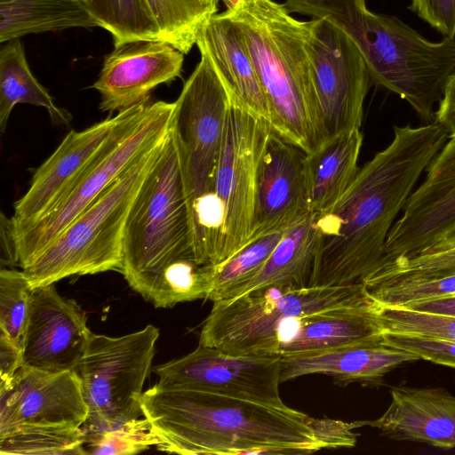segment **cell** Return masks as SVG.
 Listing matches in <instances>:
<instances>
[{"label":"cell","instance_id":"obj_20","mask_svg":"<svg viewBox=\"0 0 455 455\" xmlns=\"http://www.w3.org/2000/svg\"><path fill=\"white\" fill-rule=\"evenodd\" d=\"M391 402L377 419L363 425L395 441L455 448V395L441 387H393Z\"/></svg>","mask_w":455,"mask_h":455},{"label":"cell","instance_id":"obj_31","mask_svg":"<svg viewBox=\"0 0 455 455\" xmlns=\"http://www.w3.org/2000/svg\"><path fill=\"white\" fill-rule=\"evenodd\" d=\"M86 4L112 35L115 46L137 40L164 41L148 0H91Z\"/></svg>","mask_w":455,"mask_h":455},{"label":"cell","instance_id":"obj_2","mask_svg":"<svg viewBox=\"0 0 455 455\" xmlns=\"http://www.w3.org/2000/svg\"><path fill=\"white\" fill-rule=\"evenodd\" d=\"M141 408L158 451L182 455L306 454L343 447L345 421L312 418L276 406L157 383Z\"/></svg>","mask_w":455,"mask_h":455},{"label":"cell","instance_id":"obj_33","mask_svg":"<svg viewBox=\"0 0 455 455\" xmlns=\"http://www.w3.org/2000/svg\"><path fill=\"white\" fill-rule=\"evenodd\" d=\"M32 288L21 271L2 267L0 271V333L23 352Z\"/></svg>","mask_w":455,"mask_h":455},{"label":"cell","instance_id":"obj_44","mask_svg":"<svg viewBox=\"0 0 455 455\" xmlns=\"http://www.w3.org/2000/svg\"><path fill=\"white\" fill-rule=\"evenodd\" d=\"M452 247H455V223L443 233L434 245L421 253L436 252Z\"/></svg>","mask_w":455,"mask_h":455},{"label":"cell","instance_id":"obj_4","mask_svg":"<svg viewBox=\"0 0 455 455\" xmlns=\"http://www.w3.org/2000/svg\"><path fill=\"white\" fill-rule=\"evenodd\" d=\"M225 13L243 36L272 129L305 154L313 152L325 137L305 44L307 21L274 0H240Z\"/></svg>","mask_w":455,"mask_h":455},{"label":"cell","instance_id":"obj_42","mask_svg":"<svg viewBox=\"0 0 455 455\" xmlns=\"http://www.w3.org/2000/svg\"><path fill=\"white\" fill-rule=\"evenodd\" d=\"M0 236L2 267L4 266H19L13 221L12 218L5 217L4 213L1 214Z\"/></svg>","mask_w":455,"mask_h":455},{"label":"cell","instance_id":"obj_26","mask_svg":"<svg viewBox=\"0 0 455 455\" xmlns=\"http://www.w3.org/2000/svg\"><path fill=\"white\" fill-rule=\"evenodd\" d=\"M100 27L84 0H0V43L44 32Z\"/></svg>","mask_w":455,"mask_h":455},{"label":"cell","instance_id":"obj_40","mask_svg":"<svg viewBox=\"0 0 455 455\" xmlns=\"http://www.w3.org/2000/svg\"><path fill=\"white\" fill-rule=\"evenodd\" d=\"M22 350L0 333V382L10 381L23 365Z\"/></svg>","mask_w":455,"mask_h":455},{"label":"cell","instance_id":"obj_32","mask_svg":"<svg viewBox=\"0 0 455 455\" xmlns=\"http://www.w3.org/2000/svg\"><path fill=\"white\" fill-rule=\"evenodd\" d=\"M164 42L187 54L199 30L217 13L218 4L204 0H148Z\"/></svg>","mask_w":455,"mask_h":455},{"label":"cell","instance_id":"obj_16","mask_svg":"<svg viewBox=\"0 0 455 455\" xmlns=\"http://www.w3.org/2000/svg\"><path fill=\"white\" fill-rule=\"evenodd\" d=\"M92 331L77 303L59 294L54 283L32 289L23 346V365L60 372L76 371Z\"/></svg>","mask_w":455,"mask_h":455},{"label":"cell","instance_id":"obj_41","mask_svg":"<svg viewBox=\"0 0 455 455\" xmlns=\"http://www.w3.org/2000/svg\"><path fill=\"white\" fill-rule=\"evenodd\" d=\"M435 121L449 132V136L455 135V72L446 84L443 96L435 111Z\"/></svg>","mask_w":455,"mask_h":455},{"label":"cell","instance_id":"obj_25","mask_svg":"<svg viewBox=\"0 0 455 455\" xmlns=\"http://www.w3.org/2000/svg\"><path fill=\"white\" fill-rule=\"evenodd\" d=\"M317 241L316 214L307 212L290 224L261 271L231 299L273 283L291 282L299 288L311 287Z\"/></svg>","mask_w":455,"mask_h":455},{"label":"cell","instance_id":"obj_3","mask_svg":"<svg viewBox=\"0 0 455 455\" xmlns=\"http://www.w3.org/2000/svg\"><path fill=\"white\" fill-rule=\"evenodd\" d=\"M290 13L324 19L361 52L371 81L406 100L425 122L455 72V39L431 42L395 16L372 12L365 0H285Z\"/></svg>","mask_w":455,"mask_h":455},{"label":"cell","instance_id":"obj_22","mask_svg":"<svg viewBox=\"0 0 455 455\" xmlns=\"http://www.w3.org/2000/svg\"><path fill=\"white\" fill-rule=\"evenodd\" d=\"M419 359L407 350L386 344L383 336L343 347L281 356V381L325 374L344 386L353 382L377 386L396 367Z\"/></svg>","mask_w":455,"mask_h":455},{"label":"cell","instance_id":"obj_13","mask_svg":"<svg viewBox=\"0 0 455 455\" xmlns=\"http://www.w3.org/2000/svg\"><path fill=\"white\" fill-rule=\"evenodd\" d=\"M154 372L162 387L285 405L279 391L281 356L235 355L198 345L187 355L156 366Z\"/></svg>","mask_w":455,"mask_h":455},{"label":"cell","instance_id":"obj_18","mask_svg":"<svg viewBox=\"0 0 455 455\" xmlns=\"http://www.w3.org/2000/svg\"><path fill=\"white\" fill-rule=\"evenodd\" d=\"M307 212L305 153L271 128L257 167L250 240Z\"/></svg>","mask_w":455,"mask_h":455},{"label":"cell","instance_id":"obj_10","mask_svg":"<svg viewBox=\"0 0 455 455\" xmlns=\"http://www.w3.org/2000/svg\"><path fill=\"white\" fill-rule=\"evenodd\" d=\"M158 338L151 324L121 337L92 332L76 369L88 407L84 432L116 428L143 415L142 388Z\"/></svg>","mask_w":455,"mask_h":455},{"label":"cell","instance_id":"obj_35","mask_svg":"<svg viewBox=\"0 0 455 455\" xmlns=\"http://www.w3.org/2000/svg\"><path fill=\"white\" fill-rule=\"evenodd\" d=\"M379 315L386 333L455 340V316L384 305Z\"/></svg>","mask_w":455,"mask_h":455},{"label":"cell","instance_id":"obj_38","mask_svg":"<svg viewBox=\"0 0 455 455\" xmlns=\"http://www.w3.org/2000/svg\"><path fill=\"white\" fill-rule=\"evenodd\" d=\"M384 342L407 350L420 359L455 369V340L385 333Z\"/></svg>","mask_w":455,"mask_h":455},{"label":"cell","instance_id":"obj_39","mask_svg":"<svg viewBox=\"0 0 455 455\" xmlns=\"http://www.w3.org/2000/svg\"><path fill=\"white\" fill-rule=\"evenodd\" d=\"M409 9L443 37L455 39V0H411Z\"/></svg>","mask_w":455,"mask_h":455},{"label":"cell","instance_id":"obj_34","mask_svg":"<svg viewBox=\"0 0 455 455\" xmlns=\"http://www.w3.org/2000/svg\"><path fill=\"white\" fill-rule=\"evenodd\" d=\"M381 305L403 307L455 294V274L436 277L399 278L368 289Z\"/></svg>","mask_w":455,"mask_h":455},{"label":"cell","instance_id":"obj_19","mask_svg":"<svg viewBox=\"0 0 455 455\" xmlns=\"http://www.w3.org/2000/svg\"><path fill=\"white\" fill-rule=\"evenodd\" d=\"M117 120L118 113L65 136L35 172L28 191L16 202L12 216L15 229L36 222L61 200L91 164Z\"/></svg>","mask_w":455,"mask_h":455},{"label":"cell","instance_id":"obj_45","mask_svg":"<svg viewBox=\"0 0 455 455\" xmlns=\"http://www.w3.org/2000/svg\"><path fill=\"white\" fill-rule=\"evenodd\" d=\"M221 1L224 2L225 5L227 7V10H230V9L234 8L240 0H221Z\"/></svg>","mask_w":455,"mask_h":455},{"label":"cell","instance_id":"obj_11","mask_svg":"<svg viewBox=\"0 0 455 455\" xmlns=\"http://www.w3.org/2000/svg\"><path fill=\"white\" fill-rule=\"evenodd\" d=\"M174 101L173 133L189 215L210 194L222 147L228 92L204 52Z\"/></svg>","mask_w":455,"mask_h":455},{"label":"cell","instance_id":"obj_46","mask_svg":"<svg viewBox=\"0 0 455 455\" xmlns=\"http://www.w3.org/2000/svg\"><path fill=\"white\" fill-rule=\"evenodd\" d=\"M204 1H207V2H210V3H213V4H218L220 1L221 0H204Z\"/></svg>","mask_w":455,"mask_h":455},{"label":"cell","instance_id":"obj_43","mask_svg":"<svg viewBox=\"0 0 455 455\" xmlns=\"http://www.w3.org/2000/svg\"><path fill=\"white\" fill-rule=\"evenodd\" d=\"M401 307L455 316V294L435 299L415 302Z\"/></svg>","mask_w":455,"mask_h":455},{"label":"cell","instance_id":"obj_37","mask_svg":"<svg viewBox=\"0 0 455 455\" xmlns=\"http://www.w3.org/2000/svg\"><path fill=\"white\" fill-rule=\"evenodd\" d=\"M455 274V247L436 252L396 259L383 266L379 282L398 278L436 277Z\"/></svg>","mask_w":455,"mask_h":455},{"label":"cell","instance_id":"obj_28","mask_svg":"<svg viewBox=\"0 0 455 455\" xmlns=\"http://www.w3.org/2000/svg\"><path fill=\"white\" fill-rule=\"evenodd\" d=\"M213 265L199 264L194 259L173 262L140 291L156 307H172L177 303L207 299L213 285Z\"/></svg>","mask_w":455,"mask_h":455},{"label":"cell","instance_id":"obj_17","mask_svg":"<svg viewBox=\"0 0 455 455\" xmlns=\"http://www.w3.org/2000/svg\"><path fill=\"white\" fill-rule=\"evenodd\" d=\"M184 53L160 40H137L115 46L105 56L92 87L102 112L122 111L149 100L162 84L180 76Z\"/></svg>","mask_w":455,"mask_h":455},{"label":"cell","instance_id":"obj_5","mask_svg":"<svg viewBox=\"0 0 455 455\" xmlns=\"http://www.w3.org/2000/svg\"><path fill=\"white\" fill-rule=\"evenodd\" d=\"M271 128L267 120L229 97L212 189L190 216L198 263L219 264L250 241L257 167Z\"/></svg>","mask_w":455,"mask_h":455},{"label":"cell","instance_id":"obj_12","mask_svg":"<svg viewBox=\"0 0 455 455\" xmlns=\"http://www.w3.org/2000/svg\"><path fill=\"white\" fill-rule=\"evenodd\" d=\"M305 44L325 140L360 130L371 79L358 47L324 19L307 21Z\"/></svg>","mask_w":455,"mask_h":455},{"label":"cell","instance_id":"obj_29","mask_svg":"<svg viewBox=\"0 0 455 455\" xmlns=\"http://www.w3.org/2000/svg\"><path fill=\"white\" fill-rule=\"evenodd\" d=\"M288 227L259 235L228 259L213 265V285L207 299H231L236 291L261 271Z\"/></svg>","mask_w":455,"mask_h":455},{"label":"cell","instance_id":"obj_8","mask_svg":"<svg viewBox=\"0 0 455 455\" xmlns=\"http://www.w3.org/2000/svg\"><path fill=\"white\" fill-rule=\"evenodd\" d=\"M174 107V102L148 100L118 112V120L97 155L61 200L36 222L14 228L21 269L31 265L135 159L164 140Z\"/></svg>","mask_w":455,"mask_h":455},{"label":"cell","instance_id":"obj_6","mask_svg":"<svg viewBox=\"0 0 455 455\" xmlns=\"http://www.w3.org/2000/svg\"><path fill=\"white\" fill-rule=\"evenodd\" d=\"M182 259L196 261L188 204L171 128L130 208L119 270L129 285L140 293L161 270Z\"/></svg>","mask_w":455,"mask_h":455},{"label":"cell","instance_id":"obj_21","mask_svg":"<svg viewBox=\"0 0 455 455\" xmlns=\"http://www.w3.org/2000/svg\"><path fill=\"white\" fill-rule=\"evenodd\" d=\"M381 304L360 306L283 320L276 330L278 356L330 350L381 338Z\"/></svg>","mask_w":455,"mask_h":455},{"label":"cell","instance_id":"obj_24","mask_svg":"<svg viewBox=\"0 0 455 455\" xmlns=\"http://www.w3.org/2000/svg\"><path fill=\"white\" fill-rule=\"evenodd\" d=\"M363 136L360 130L334 135L305 154L307 210L320 214L331 209L355 179Z\"/></svg>","mask_w":455,"mask_h":455},{"label":"cell","instance_id":"obj_1","mask_svg":"<svg viewBox=\"0 0 455 455\" xmlns=\"http://www.w3.org/2000/svg\"><path fill=\"white\" fill-rule=\"evenodd\" d=\"M448 140L449 132L435 121L394 126L390 144L360 168L331 209L315 213L311 287L363 283L377 268L396 217Z\"/></svg>","mask_w":455,"mask_h":455},{"label":"cell","instance_id":"obj_30","mask_svg":"<svg viewBox=\"0 0 455 455\" xmlns=\"http://www.w3.org/2000/svg\"><path fill=\"white\" fill-rule=\"evenodd\" d=\"M85 443L83 427L22 424L0 434V454L81 455Z\"/></svg>","mask_w":455,"mask_h":455},{"label":"cell","instance_id":"obj_14","mask_svg":"<svg viewBox=\"0 0 455 455\" xmlns=\"http://www.w3.org/2000/svg\"><path fill=\"white\" fill-rule=\"evenodd\" d=\"M454 223L455 135H452L428 165L424 181L411 194L401 218L393 225L376 269L396 259L421 253Z\"/></svg>","mask_w":455,"mask_h":455},{"label":"cell","instance_id":"obj_15","mask_svg":"<svg viewBox=\"0 0 455 455\" xmlns=\"http://www.w3.org/2000/svg\"><path fill=\"white\" fill-rule=\"evenodd\" d=\"M87 417L76 371L21 366L10 381L0 382V434L22 424L82 427Z\"/></svg>","mask_w":455,"mask_h":455},{"label":"cell","instance_id":"obj_7","mask_svg":"<svg viewBox=\"0 0 455 455\" xmlns=\"http://www.w3.org/2000/svg\"><path fill=\"white\" fill-rule=\"evenodd\" d=\"M375 300L363 283L299 288L279 282L212 302L198 345L235 355H277L276 330L285 319Z\"/></svg>","mask_w":455,"mask_h":455},{"label":"cell","instance_id":"obj_27","mask_svg":"<svg viewBox=\"0 0 455 455\" xmlns=\"http://www.w3.org/2000/svg\"><path fill=\"white\" fill-rule=\"evenodd\" d=\"M17 104L44 108L52 121L67 125L70 114L57 107L48 91L32 74L20 38L6 42L0 51V131L4 132Z\"/></svg>","mask_w":455,"mask_h":455},{"label":"cell","instance_id":"obj_23","mask_svg":"<svg viewBox=\"0 0 455 455\" xmlns=\"http://www.w3.org/2000/svg\"><path fill=\"white\" fill-rule=\"evenodd\" d=\"M196 44L210 59L229 97L270 124L267 103L243 36L225 12L205 21Z\"/></svg>","mask_w":455,"mask_h":455},{"label":"cell","instance_id":"obj_36","mask_svg":"<svg viewBox=\"0 0 455 455\" xmlns=\"http://www.w3.org/2000/svg\"><path fill=\"white\" fill-rule=\"evenodd\" d=\"M85 446L90 454L130 455L160 444L146 418L132 419L109 430L85 432Z\"/></svg>","mask_w":455,"mask_h":455},{"label":"cell","instance_id":"obj_47","mask_svg":"<svg viewBox=\"0 0 455 455\" xmlns=\"http://www.w3.org/2000/svg\"><path fill=\"white\" fill-rule=\"evenodd\" d=\"M353 424H354V427H355V422H353ZM356 439H357V435H356V438H355V444L356 443ZM355 444H354L353 446H355ZM353 446H351V447H353Z\"/></svg>","mask_w":455,"mask_h":455},{"label":"cell","instance_id":"obj_9","mask_svg":"<svg viewBox=\"0 0 455 455\" xmlns=\"http://www.w3.org/2000/svg\"><path fill=\"white\" fill-rule=\"evenodd\" d=\"M163 141L135 159L31 265L22 269L32 289L74 275L120 269L127 216Z\"/></svg>","mask_w":455,"mask_h":455},{"label":"cell","instance_id":"obj_48","mask_svg":"<svg viewBox=\"0 0 455 455\" xmlns=\"http://www.w3.org/2000/svg\"><path fill=\"white\" fill-rule=\"evenodd\" d=\"M84 1L85 3H88V2H89V1H91V0H84Z\"/></svg>","mask_w":455,"mask_h":455}]
</instances>
